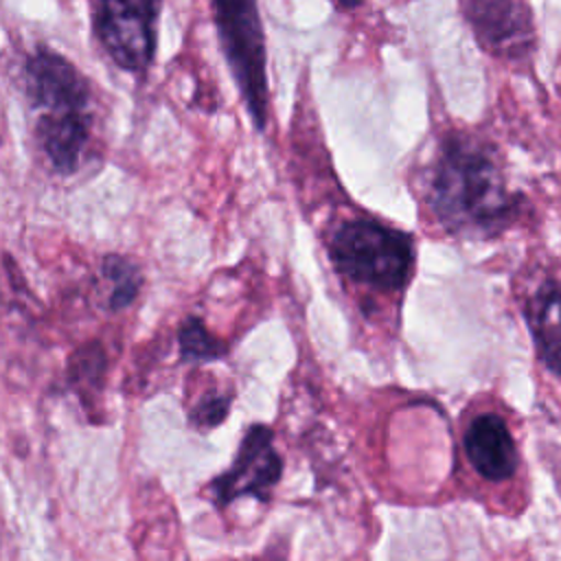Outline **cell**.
<instances>
[{
  "mask_svg": "<svg viewBox=\"0 0 561 561\" xmlns=\"http://www.w3.org/2000/svg\"><path fill=\"white\" fill-rule=\"evenodd\" d=\"M329 254L342 276L379 291L403 289L414 263L410 234L368 217L340 224L331 234Z\"/></svg>",
  "mask_w": 561,
  "mask_h": 561,
  "instance_id": "3",
  "label": "cell"
},
{
  "mask_svg": "<svg viewBox=\"0 0 561 561\" xmlns=\"http://www.w3.org/2000/svg\"><path fill=\"white\" fill-rule=\"evenodd\" d=\"M283 473V458L274 449V434L265 425H250L241 438L234 462L206 486L217 506L239 497L265 502Z\"/></svg>",
  "mask_w": 561,
  "mask_h": 561,
  "instance_id": "6",
  "label": "cell"
},
{
  "mask_svg": "<svg viewBox=\"0 0 561 561\" xmlns=\"http://www.w3.org/2000/svg\"><path fill=\"white\" fill-rule=\"evenodd\" d=\"M436 219L451 232L493 237L519 208L491 149L476 138L451 134L440 145L427 186Z\"/></svg>",
  "mask_w": 561,
  "mask_h": 561,
  "instance_id": "1",
  "label": "cell"
},
{
  "mask_svg": "<svg viewBox=\"0 0 561 561\" xmlns=\"http://www.w3.org/2000/svg\"><path fill=\"white\" fill-rule=\"evenodd\" d=\"M526 322L535 337L537 351L546 368L559 373V287L554 278H546L526 302Z\"/></svg>",
  "mask_w": 561,
  "mask_h": 561,
  "instance_id": "9",
  "label": "cell"
},
{
  "mask_svg": "<svg viewBox=\"0 0 561 561\" xmlns=\"http://www.w3.org/2000/svg\"><path fill=\"white\" fill-rule=\"evenodd\" d=\"M335 4L342 9H355L357 4H362V0H335Z\"/></svg>",
  "mask_w": 561,
  "mask_h": 561,
  "instance_id": "13",
  "label": "cell"
},
{
  "mask_svg": "<svg viewBox=\"0 0 561 561\" xmlns=\"http://www.w3.org/2000/svg\"><path fill=\"white\" fill-rule=\"evenodd\" d=\"M103 276L110 280L107 307L112 311L125 309L140 289V270L131 261L112 254L103 261Z\"/></svg>",
  "mask_w": 561,
  "mask_h": 561,
  "instance_id": "10",
  "label": "cell"
},
{
  "mask_svg": "<svg viewBox=\"0 0 561 561\" xmlns=\"http://www.w3.org/2000/svg\"><path fill=\"white\" fill-rule=\"evenodd\" d=\"M467 18L478 42L493 55L522 57L533 42L526 0H467Z\"/></svg>",
  "mask_w": 561,
  "mask_h": 561,
  "instance_id": "7",
  "label": "cell"
},
{
  "mask_svg": "<svg viewBox=\"0 0 561 561\" xmlns=\"http://www.w3.org/2000/svg\"><path fill=\"white\" fill-rule=\"evenodd\" d=\"M221 48L230 72L241 90L245 107L256 125L267 123L265 37L256 0H210Z\"/></svg>",
  "mask_w": 561,
  "mask_h": 561,
  "instance_id": "4",
  "label": "cell"
},
{
  "mask_svg": "<svg viewBox=\"0 0 561 561\" xmlns=\"http://www.w3.org/2000/svg\"><path fill=\"white\" fill-rule=\"evenodd\" d=\"M178 342H180L182 359L193 362V364L217 359L226 353V346L217 337H213L208 333V329L204 327V322L197 318H188L182 324Z\"/></svg>",
  "mask_w": 561,
  "mask_h": 561,
  "instance_id": "11",
  "label": "cell"
},
{
  "mask_svg": "<svg viewBox=\"0 0 561 561\" xmlns=\"http://www.w3.org/2000/svg\"><path fill=\"white\" fill-rule=\"evenodd\" d=\"M160 0H94L96 35L112 61L127 72H142L156 50Z\"/></svg>",
  "mask_w": 561,
  "mask_h": 561,
  "instance_id": "5",
  "label": "cell"
},
{
  "mask_svg": "<svg viewBox=\"0 0 561 561\" xmlns=\"http://www.w3.org/2000/svg\"><path fill=\"white\" fill-rule=\"evenodd\" d=\"M24 85L35 112V136L57 173H75L90 142V90L59 53L39 48L24 66Z\"/></svg>",
  "mask_w": 561,
  "mask_h": 561,
  "instance_id": "2",
  "label": "cell"
},
{
  "mask_svg": "<svg viewBox=\"0 0 561 561\" xmlns=\"http://www.w3.org/2000/svg\"><path fill=\"white\" fill-rule=\"evenodd\" d=\"M230 394L224 392H206L191 410V423L199 430L217 427L230 412Z\"/></svg>",
  "mask_w": 561,
  "mask_h": 561,
  "instance_id": "12",
  "label": "cell"
},
{
  "mask_svg": "<svg viewBox=\"0 0 561 561\" xmlns=\"http://www.w3.org/2000/svg\"><path fill=\"white\" fill-rule=\"evenodd\" d=\"M465 451L471 467L491 482L508 480L517 469V447L502 416L478 414L465 432Z\"/></svg>",
  "mask_w": 561,
  "mask_h": 561,
  "instance_id": "8",
  "label": "cell"
}]
</instances>
